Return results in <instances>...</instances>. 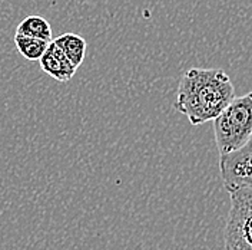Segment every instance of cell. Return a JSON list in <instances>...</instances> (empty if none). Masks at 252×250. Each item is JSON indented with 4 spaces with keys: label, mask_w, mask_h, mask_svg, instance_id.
<instances>
[{
    "label": "cell",
    "mask_w": 252,
    "mask_h": 250,
    "mask_svg": "<svg viewBox=\"0 0 252 250\" xmlns=\"http://www.w3.org/2000/svg\"><path fill=\"white\" fill-rule=\"evenodd\" d=\"M235 98L232 81L223 69L190 68L179 81L175 108L192 125L214 121Z\"/></svg>",
    "instance_id": "1"
},
{
    "label": "cell",
    "mask_w": 252,
    "mask_h": 250,
    "mask_svg": "<svg viewBox=\"0 0 252 250\" xmlns=\"http://www.w3.org/2000/svg\"><path fill=\"white\" fill-rule=\"evenodd\" d=\"M220 157L232 154L252 138V92L234 98L214 120Z\"/></svg>",
    "instance_id": "2"
},
{
    "label": "cell",
    "mask_w": 252,
    "mask_h": 250,
    "mask_svg": "<svg viewBox=\"0 0 252 250\" xmlns=\"http://www.w3.org/2000/svg\"><path fill=\"white\" fill-rule=\"evenodd\" d=\"M220 170L223 187L228 191L252 184V138L241 150L220 157Z\"/></svg>",
    "instance_id": "4"
},
{
    "label": "cell",
    "mask_w": 252,
    "mask_h": 250,
    "mask_svg": "<svg viewBox=\"0 0 252 250\" xmlns=\"http://www.w3.org/2000/svg\"><path fill=\"white\" fill-rule=\"evenodd\" d=\"M53 42L64 52V55L69 58V61L79 68L86 56L88 43L86 41L76 33H64L62 36L53 39Z\"/></svg>",
    "instance_id": "6"
},
{
    "label": "cell",
    "mask_w": 252,
    "mask_h": 250,
    "mask_svg": "<svg viewBox=\"0 0 252 250\" xmlns=\"http://www.w3.org/2000/svg\"><path fill=\"white\" fill-rule=\"evenodd\" d=\"M231 208L223 229L225 250H252V184L229 191Z\"/></svg>",
    "instance_id": "3"
},
{
    "label": "cell",
    "mask_w": 252,
    "mask_h": 250,
    "mask_svg": "<svg viewBox=\"0 0 252 250\" xmlns=\"http://www.w3.org/2000/svg\"><path fill=\"white\" fill-rule=\"evenodd\" d=\"M50 42L42 41V39H36V38H31V36H23V35H15V45L19 50V53L31 61H40V58L43 56V53L46 52L47 46Z\"/></svg>",
    "instance_id": "8"
},
{
    "label": "cell",
    "mask_w": 252,
    "mask_h": 250,
    "mask_svg": "<svg viewBox=\"0 0 252 250\" xmlns=\"http://www.w3.org/2000/svg\"><path fill=\"white\" fill-rule=\"evenodd\" d=\"M16 33L23 36H31L36 39H42L46 42L53 41V32L52 26L43 16L32 15L25 17L16 28Z\"/></svg>",
    "instance_id": "7"
},
{
    "label": "cell",
    "mask_w": 252,
    "mask_h": 250,
    "mask_svg": "<svg viewBox=\"0 0 252 250\" xmlns=\"http://www.w3.org/2000/svg\"><path fill=\"white\" fill-rule=\"evenodd\" d=\"M39 63L42 71L58 82H69L78 71V68L69 61L64 52L53 41L49 43Z\"/></svg>",
    "instance_id": "5"
}]
</instances>
